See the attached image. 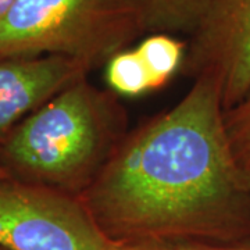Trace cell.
<instances>
[{"label": "cell", "instance_id": "cell-15", "mask_svg": "<svg viewBox=\"0 0 250 250\" xmlns=\"http://www.w3.org/2000/svg\"><path fill=\"white\" fill-rule=\"evenodd\" d=\"M0 250H6V249H3V248H0Z\"/></svg>", "mask_w": 250, "mask_h": 250}, {"label": "cell", "instance_id": "cell-5", "mask_svg": "<svg viewBox=\"0 0 250 250\" xmlns=\"http://www.w3.org/2000/svg\"><path fill=\"white\" fill-rule=\"evenodd\" d=\"M184 72L213 81L224 111L250 90V0H211L190 35Z\"/></svg>", "mask_w": 250, "mask_h": 250}, {"label": "cell", "instance_id": "cell-10", "mask_svg": "<svg viewBox=\"0 0 250 250\" xmlns=\"http://www.w3.org/2000/svg\"><path fill=\"white\" fill-rule=\"evenodd\" d=\"M225 128L238 163L250 168V90L232 108L224 111Z\"/></svg>", "mask_w": 250, "mask_h": 250}, {"label": "cell", "instance_id": "cell-2", "mask_svg": "<svg viewBox=\"0 0 250 250\" xmlns=\"http://www.w3.org/2000/svg\"><path fill=\"white\" fill-rule=\"evenodd\" d=\"M128 132L126 111L88 77L39 107L0 142V175L80 197Z\"/></svg>", "mask_w": 250, "mask_h": 250}, {"label": "cell", "instance_id": "cell-8", "mask_svg": "<svg viewBox=\"0 0 250 250\" xmlns=\"http://www.w3.org/2000/svg\"><path fill=\"white\" fill-rule=\"evenodd\" d=\"M150 75L152 90L164 86L182 67L187 45L168 34H153L136 47Z\"/></svg>", "mask_w": 250, "mask_h": 250}, {"label": "cell", "instance_id": "cell-11", "mask_svg": "<svg viewBox=\"0 0 250 250\" xmlns=\"http://www.w3.org/2000/svg\"><path fill=\"white\" fill-rule=\"evenodd\" d=\"M131 250H250V241L238 243H147V245H125Z\"/></svg>", "mask_w": 250, "mask_h": 250}, {"label": "cell", "instance_id": "cell-9", "mask_svg": "<svg viewBox=\"0 0 250 250\" xmlns=\"http://www.w3.org/2000/svg\"><path fill=\"white\" fill-rule=\"evenodd\" d=\"M106 82L117 96L135 98L152 90L150 75L136 49H125L106 62Z\"/></svg>", "mask_w": 250, "mask_h": 250}, {"label": "cell", "instance_id": "cell-14", "mask_svg": "<svg viewBox=\"0 0 250 250\" xmlns=\"http://www.w3.org/2000/svg\"><path fill=\"white\" fill-rule=\"evenodd\" d=\"M123 250H131V248H129V246H125V245H123Z\"/></svg>", "mask_w": 250, "mask_h": 250}, {"label": "cell", "instance_id": "cell-4", "mask_svg": "<svg viewBox=\"0 0 250 250\" xmlns=\"http://www.w3.org/2000/svg\"><path fill=\"white\" fill-rule=\"evenodd\" d=\"M0 248L6 250H123L78 197L0 175Z\"/></svg>", "mask_w": 250, "mask_h": 250}, {"label": "cell", "instance_id": "cell-13", "mask_svg": "<svg viewBox=\"0 0 250 250\" xmlns=\"http://www.w3.org/2000/svg\"><path fill=\"white\" fill-rule=\"evenodd\" d=\"M246 171V175H248V181H249V184H250V168H248V170H245Z\"/></svg>", "mask_w": 250, "mask_h": 250}, {"label": "cell", "instance_id": "cell-6", "mask_svg": "<svg viewBox=\"0 0 250 250\" xmlns=\"http://www.w3.org/2000/svg\"><path fill=\"white\" fill-rule=\"evenodd\" d=\"M89 71L82 62L54 54L0 60V142L24 118Z\"/></svg>", "mask_w": 250, "mask_h": 250}, {"label": "cell", "instance_id": "cell-7", "mask_svg": "<svg viewBox=\"0 0 250 250\" xmlns=\"http://www.w3.org/2000/svg\"><path fill=\"white\" fill-rule=\"evenodd\" d=\"M211 0H129L146 32L189 34L197 27Z\"/></svg>", "mask_w": 250, "mask_h": 250}, {"label": "cell", "instance_id": "cell-3", "mask_svg": "<svg viewBox=\"0 0 250 250\" xmlns=\"http://www.w3.org/2000/svg\"><path fill=\"white\" fill-rule=\"evenodd\" d=\"M143 32L129 0H16L0 18V60L54 54L93 70Z\"/></svg>", "mask_w": 250, "mask_h": 250}, {"label": "cell", "instance_id": "cell-1", "mask_svg": "<svg viewBox=\"0 0 250 250\" xmlns=\"http://www.w3.org/2000/svg\"><path fill=\"white\" fill-rule=\"evenodd\" d=\"M78 199L118 245L250 241V184L214 82L195 78L175 106L128 131Z\"/></svg>", "mask_w": 250, "mask_h": 250}, {"label": "cell", "instance_id": "cell-12", "mask_svg": "<svg viewBox=\"0 0 250 250\" xmlns=\"http://www.w3.org/2000/svg\"><path fill=\"white\" fill-rule=\"evenodd\" d=\"M16 0H0V18L3 17L10 9L11 6L14 4Z\"/></svg>", "mask_w": 250, "mask_h": 250}]
</instances>
